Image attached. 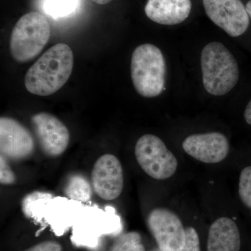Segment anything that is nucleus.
Instances as JSON below:
<instances>
[{"mask_svg":"<svg viewBox=\"0 0 251 251\" xmlns=\"http://www.w3.org/2000/svg\"><path fill=\"white\" fill-rule=\"evenodd\" d=\"M74 53L65 44H57L46 51L27 71L25 85L35 95L50 96L65 85L74 68Z\"/></svg>","mask_w":251,"mask_h":251,"instance_id":"nucleus-1","label":"nucleus"},{"mask_svg":"<svg viewBox=\"0 0 251 251\" xmlns=\"http://www.w3.org/2000/svg\"><path fill=\"white\" fill-rule=\"evenodd\" d=\"M201 62L203 85L208 93L224 96L237 85L239 77L237 62L224 44H207L202 50Z\"/></svg>","mask_w":251,"mask_h":251,"instance_id":"nucleus-2","label":"nucleus"},{"mask_svg":"<svg viewBox=\"0 0 251 251\" xmlns=\"http://www.w3.org/2000/svg\"><path fill=\"white\" fill-rule=\"evenodd\" d=\"M133 86L142 97L153 98L164 90L166 65L161 50L153 44H142L133 51L130 62Z\"/></svg>","mask_w":251,"mask_h":251,"instance_id":"nucleus-3","label":"nucleus"},{"mask_svg":"<svg viewBox=\"0 0 251 251\" xmlns=\"http://www.w3.org/2000/svg\"><path fill=\"white\" fill-rule=\"evenodd\" d=\"M50 26L44 15L31 11L18 20L10 39L11 55L18 62H28L40 53L50 37Z\"/></svg>","mask_w":251,"mask_h":251,"instance_id":"nucleus-4","label":"nucleus"},{"mask_svg":"<svg viewBox=\"0 0 251 251\" xmlns=\"http://www.w3.org/2000/svg\"><path fill=\"white\" fill-rule=\"evenodd\" d=\"M136 161L145 173L156 180L171 177L177 169L176 157L158 137L143 135L135 147Z\"/></svg>","mask_w":251,"mask_h":251,"instance_id":"nucleus-5","label":"nucleus"},{"mask_svg":"<svg viewBox=\"0 0 251 251\" xmlns=\"http://www.w3.org/2000/svg\"><path fill=\"white\" fill-rule=\"evenodd\" d=\"M150 232L162 251H181L186 243V229L179 216L165 208H156L149 214Z\"/></svg>","mask_w":251,"mask_h":251,"instance_id":"nucleus-6","label":"nucleus"},{"mask_svg":"<svg viewBox=\"0 0 251 251\" xmlns=\"http://www.w3.org/2000/svg\"><path fill=\"white\" fill-rule=\"evenodd\" d=\"M206 16L232 37L247 31L250 18L241 0H202Z\"/></svg>","mask_w":251,"mask_h":251,"instance_id":"nucleus-7","label":"nucleus"},{"mask_svg":"<svg viewBox=\"0 0 251 251\" xmlns=\"http://www.w3.org/2000/svg\"><path fill=\"white\" fill-rule=\"evenodd\" d=\"M31 125L43 152L46 156L57 157L67 150L70 133L58 118L47 112H39L31 117Z\"/></svg>","mask_w":251,"mask_h":251,"instance_id":"nucleus-8","label":"nucleus"},{"mask_svg":"<svg viewBox=\"0 0 251 251\" xmlns=\"http://www.w3.org/2000/svg\"><path fill=\"white\" fill-rule=\"evenodd\" d=\"M92 184L95 193L104 201H113L121 195L124 173L116 156L108 153L96 161L92 171Z\"/></svg>","mask_w":251,"mask_h":251,"instance_id":"nucleus-9","label":"nucleus"},{"mask_svg":"<svg viewBox=\"0 0 251 251\" xmlns=\"http://www.w3.org/2000/svg\"><path fill=\"white\" fill-rule=\"evenodd\" d=\"M35 143L30 132L11 117L0 118V152L6 159L19 161L32 154Z\"/></svg>","mask_w":251,"mask_h":251,"instance_id":"nucleus-10","label":"nucleus"},{"mask_svg":"<svg viewBox=\"0 0 251 251\" xmlns=\"http://www.w3.org/2000/svg\"><path fill=\"white\" fill-rule=\"evenodd\" d=\"M185 152L198 161L218 163L229 153V145L226 135L219 132L189 135L184 140Z\"/></svg>","mask_w":251,"mask_h":251,"instance_id":"nucleus-11","label":"nucleus"},{"mask_svg":"<svg viewBox=\"0 0 251 251\" xmlns=\"http://www.w3.org/2000/svg\"><path fill=\"white\" fill-rule=\"evenodd\" d=\"M192 10L191 0H148L145 11L153 22L175 25L186 19Z\"/></svg>","mask_w":251,"mask_h":251,"instance_id":"nucleus-12","label":"nucleus"},{"mask_svg":"<svg viewBox=\"0 0 251 251\" xmlns=\"http://www.w3.org/2000/svg\"><path fill=\"white\" fill-rule=\"evenodd\" d=\"M241 236L235 222L221 217L214 221L209 229L207 251H240Z\"/></svg>","mask_w":251,"mask_h":251,"instance_id":"nucleus-13","label":"nucleus"},{"mask_svg":"<svg viewBox=\"0 0 251 251\" xmlns=\"http://www.w3.org/2000/svg\"><path fill=\"white\" fill-rule=\"evenodd\" d=\"M64 193L68 198L73 201L87 202L92 198V188L83 175L74 174L67 179Z\"/></svg>","mask_w":251,"mask_h":251,"instance_id":"nucleus-14","label":"nucleus"},{"mask_svg":"<svg viewBox=\"0 0 251 251\" xmlns=\"http://www.w3.org/2000/svg\"><path fill=\"white\" fill-rule=\"evenodd\" d=\"M110 251H145V248L138 232H128L117 238Z\"/></svg>","mask_w":251,"mask_h":251,"instance_id":"nucleus-15","label":"nucleus"},{"mask_svg":"<svg viewBox=\"0 0 251 251\" xmlns=\"http://www.w3.org/2000/svg\"><path fill=\"white\" fill-rule=\"evenodd\" d=\"M78 0H46L44 10L52 17L69 16L76 9Z\"/></svg>","mask_w":251,"mask_h":251,"instance_id":"nucleus-16","label":"nucleus"},{"mask_svg":"<svg viewBox=\"0 0 251 251\" xmlns=\"http://www.w3.org/2000/svg\"><path fill=\"white\" fill-rule=\"evenodd\" d=\"M239 194L243 203L251 209V166L246 167L241 172Z\"/></svg>","mask_w":251,"mask_h":251,"instance_id":"nucleus-17","label":"nucleus"},{"mask_svg":"<svg viewBox=\"0 0 251 251\" xmlns=\"http://www.w3.org/2000/svg\"><path fill=\"white\" fill-rule=\"evenodd\" d=\"M53 198V195L44 191H34L23 198L21 202V209L24 215L27 218L32 216L33 206L39 201H47Z\"/></svg>","mask_w":251,"mask_h":251,"instance_id":"nucleus-18","label":"nucleus"},{"mask_svg":"<svg viewBox=\"0 0 251 251\" xmlns=\"http://www.w3.org/2000/svg\"><path fill=\"white\" fill-rule=\"evenodd\" d=\"M16 181V175L11 171L5 157L0 156V183L2 185L14 184Z\"/></svg>","mask_w":251,"mask_h":251,"instance_id":"nucleus-19","label":"nucleus"},{"mask_svg":"<svg viewBox=\"0 0 251 251\" xmlns=\"http://www.w3.org/2000/svg\"><path fill=\"white\" fill-rule=\"evenodd\" d=\"M181 251H201L199 236L192 227L186 228V243Z\"/></svg>","mask_w":251,"mask_h":251,"instance_id":"nucleus-20","label":"nucleus"},{"mask_svg":"<svg viewBox=\"0 0 251 251\" xmlns=\"http://www.w3.org/2000/svg\"><path fill=\"white\" fill-rule=\"evenodd\" d=\"M24 251H62V246L53 241H46Z\"/></svg>","mask_w":251,"mask_h":251,"instance_id":"nucleus-21","label":"nucleus"},{"mask_svg":"<svg viewBox=\"0 0 251 251\" xmlns=\"http://www.w3.org/2000/svg\"><path fill=\"white\" fill-rule=\"evenodd\" d=\"M244 117L248 125L251 126V100L244 110Z\"/></svg>","mask_w":251,"mask_h":251,"instance_id":"nucleus-22","label":"nucleus"},{"mask_svg":"<svg viewBox=\"0 0 251 251\" xmlns=\"http://www.w3.org/2000/svg\"><path fill=\"white\" fill-rule=\"evenodd\" d=\"M94 2L97 3V4L100 5H104L108 4L109 2L112 1V0H92Z\"/></svg>","mask_w":251,"mask_h":251,"instance_id":"nucleus-23","label":"nucleus"},{"mask_svg":"<svg viewBox=\"0 0 251 251\" xmlns=\"http://www.w3.org/2000/svg\"><path fill=\"white\" fill-rule=\"evenodd\" d=\"M246 9H247L249 18L251 19V0H249V1H248L247 5H246Z\"/></svg>","mask_w":251,"mask_h":251,"instance_id":"nucleus-24","label":"nucleus"},{"mask_svg":"<svg viewBox=\"0 0 251 251\" xmlns=\"http://www.w3.org/2000/svg\"><path fill=\"white\" fill-rule=\"evenodd\" d=\"M151 251H162L161 249H159V248L157 247L155 248V249H153V250H151Z\"/></svg>","mask_w":251,"mask_h":251,"instance_id":"nucleus-25","label":"nucleus"}]
</instances>
